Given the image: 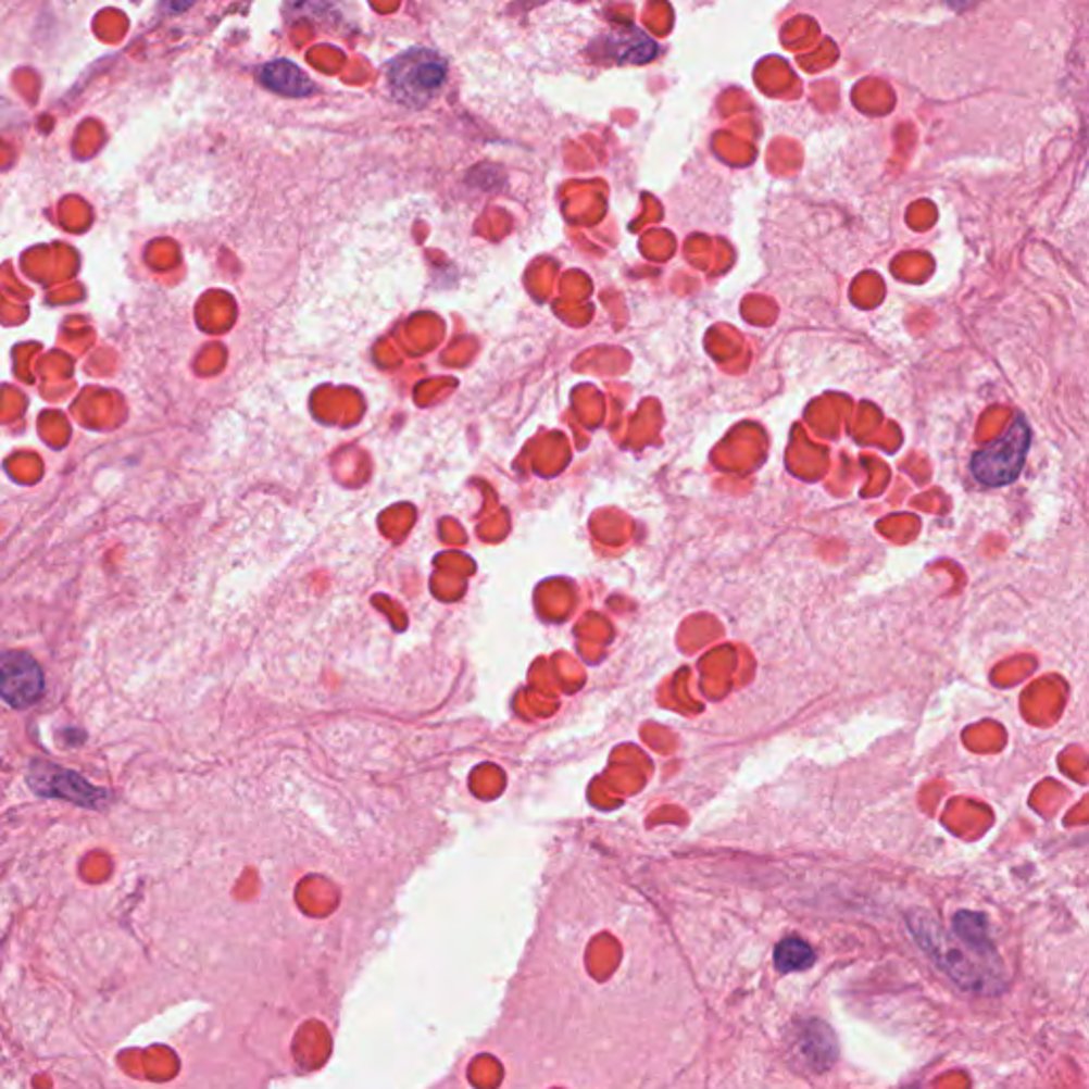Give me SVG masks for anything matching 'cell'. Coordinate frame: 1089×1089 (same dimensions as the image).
Here are the masks:
<instances>
[{"label": "cell", "mask_w": 1089, "mask_h": 1089, "mask_svg": "<svg viewBox=\"0 0 1089 1089\" xmlns=\"http://www.w3.org/2000/svg\"><path fill=\"white\" fill-rule=\"evenodd\" d=\"M909 930L917 944L964 990L993 993L1002 990L1000 957H986L966 944H953L941 926L924 913L909 917Z\"/></svg>", "instance_id": "cell-1"}, {"label": "cell", "mask_w": 1089, "mask_h": 1089, "mask_svg": "<svg viewBox=\"0 0 1089 1089\" xmlns=\"http://www.w3.org/2000/svg\"><path fill=\"white\" fill-rule=\"evenodd\" d=\"M446 60L430 50L400 53L390 64V88L398 102L424 107L435 99L446 84Z\"/></svg>", "instance_id": "cell-2"}, {"label": "cell", "mask_w": 1089, "mask_h": 1089, "mask_svg": "<svg viewBox=\"0 0 1089 1089\" xmlns=\"http://www.w3.org/2000/svg\"><path fill=\"white\" fill-rule=\"evenodd\" d=\"M1030 449V428L1024 417H1017L1013 426L990 446L979 449L971 460V471L975 479L984 486H1006L1015 481L1024 468Z\"/></svg>", "instance_id": "cell-3"}, {"label": "cell", "mask_w": 1089, "mask_h": 1089, "mask_svg": "<svg viewBox=\"0 0 1089 1089\" xmlns=\"http://www.w3.org/2000/svg\"><path fill=\"white\" fill-rule=\"evenodd\" d=\"M46 679L37 660L28 653L9 651L0 660V693L15 709H26L41 700Z\"/></svg>", "instance_id": "cell-4"}, {"label": "cell", "mask_w": 1089, "mask_h": 1089, "mask_svg": "<svg viewBox=\"0 0 1089 1089\" xmlns=\"http://www.w3.org/2000/svg\"><path fill=\"white\" fill-rule=\"evenodd\" d=\"M30 788L41 796L50 798H64L84 806H99L102 800V790L92 788L86 779H82L77 773L60 768L55 764L48 762H33L30 773H28Z\"/></svg>", "instance_id": "cell-5"}, {"label": "cell", "mask_w": 1089, "mask_h": 1089, "mask_svg": "<svg viewBox=\"0 0 1089 1089\" xmlns=\"http://www.w3.org/2000/svg\"><path fill=\"white\" fill-rule=\"evenodd\" d=\"M598 43L600 58L617 64H643L658 53V46L633 24H619L602 35Z\"/></svg>", "instance_id": "cell-6"}, {"label": "cell", "mask_w": 1089, "mask_h": 1089, "mask_svg": "<svg viewBox=\"0 0 1089 1089\" xmlns=\"http://www.w3.org/2000/svg\"><path fill=\"white\" fill-rule=\"evenodd\" d=\"M796 1044L806 1066L815 1073L828 1071L839 1055V1044L833 1030L819 1019H806L798 1026Z\"/></svg>", "instance_id": "cell-7"}, {"label": "cell", "mask_w": 1089, "mask_h": 1089, "mask_svg": "<svg viewBox=\"0 0 1089 1089\" xmlns=\"http://www.w3.org/2000/svg\"><path fill=\"white\" fill-rule=\"evenodd\" d=\"M258 79L268 90L279 92L284 97H309L315 92V86L309 79V75L290 60H273L264 64L258 73Z\"/></svg>", "instance_id": "cell-8"}, {"label": "cell", "mask_w": 1089, "mask_h": 1089, "mask_svg": "<svg viewBox=\"0 0 1089 1089\" xmlns=\"http://www.w3.org/2000/svg\"><path fill=\"white\" fill-rule=\"evenodd\" d=\"M953 935L968 949H973L986 957H998L996 947L991 942L990 924H988V917L984 913L957 911L953 915Z\"/></svg>", "instance_id": "cell-9"}, {"label": "cell", "mask_w": 1089, "mask_h": 1089, "mask_svg": "<svg viewBox=\"0 0 1089 1089\" xmlns=\"http://www.w3.org/2000/svg\"><path fill=\"white\" fill-rule=\"evenodd\" d=\"M813 962H815L813 947L798 937L784 939L775 947V966L781 973L806 971L809 966H813Z\"/></svg>", "instance_id": "cell-10"}]
</instances>
